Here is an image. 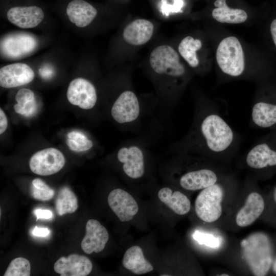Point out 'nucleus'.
<instances>
[{"mask_svg":"<svg viewBox=\"0 0 276 276\" xmlns=\"http://www.w3.org/2000/svg\"><path fill=\"white\" fill-rule=\"evenodd\" d=\"M239 135L212 105L195 108L191 126L175 146V151L212 158L233 155L238 151Z\"/></svg>","mask_w":276,"mask_h":276,"instance_id":"obj_1","label":"nucleus"},{"mask_svg":"<svg viewBox=\"0 0 276 276\" xmlns=\"http://www.w3.org/2000/svg\"><path fill=\"white\" fill-rule=\"evenodd\" d=\"M244 258L255 275L264 276L272 262L271 250L268 237L262 233L251 235L242 243Z\"/></svg>","mask_w":276,"mask_h":276,"instance_id":"obj_2","label":"nucleus"},{"mask_svg":"<svg viewBox=\"0 0 276 276\" xmlns=\"http://www.w3.org/2000/svg\"><path fill=\"white\" fill-rule=\"evenodd\" d=\"M216 58L221 70L228 76L239 77L244 71V52L241 43L235 36L225 37L220 42Z\"/></svg>","mask_w":276,"mask_h":276,"instance_id":"obj_3","label":"nucleus"},{"mask_svg":"<svg viewBox=\"0 0 276 276\" xmlns=\"http://www.w3.org/2000/svg\"><path fill=\"white\" fill-rule=\"evenodd\" d=\"M216 183L202 189L195 200L196 213L201 220L206 222L217 220L222 214L224 190L220 184Z\"/></svg>","mask_w":276,"mask_h":276,"instance_id":"obj_4","label":"nucleus"},{"mask_svg":"<svg viewBox=\"0 0 276 276\" xmlns=\"http://www.w3.org/2000/svg\"><path fill=\"white\" fill-rule=\"evenodd\" d=\"M149 62L154 72L159 75L179 78L186 74V68L180 61L178 54L168 45L155 48L150 54Z\"/></svg>","mask_w":276,"mask_h":276,"instance_id":"obj_5","label":"nucleus"},{"mask_svg":"<svg viewBox=\"0 0 276 276\" xmlns=\"http://www.w3.org/2000/svg\"><path fill=\"white\" fill-rule=\"evenodd\" d=\"M245 162L255 170L276 167V132L259 139L247 153Z\"/></svg>","mask_w":276,"mask_h":276,"instance_id":"obj_6","label":"nucleus"},{"mask_svg":"<svg viewBox=\"0 0 276 276\" xmlns=\"http://www.w3.org/2000/svg\"><path fill=\"white\" fill-rule=\"evenodd\" d=\"M35 36L26 33H14L1 40V54L8 59H19L29 55L37 46Z\"/></svg>","mask_w":276,"mask_h":276,"instance_id":"obj_7","label":"nucleus"},{"mask_svg":"<svg viewBox=\"0 0 276 276\" xmlns=\"http://www.w3.org/2000/svg\"><path fill=\"white\" fill-rule=\"evenodd\" d=\"M65 163V157L60 150L48 148L35 153L30 159L29 167L37 175L48 176L59 172Z\"/></svg>","mask_w":276,"mask_h":276,"instance_id":"obj_8","label":"nucleus"},{"mask_svg":"<svg viewBox=\"0 0 276 276\" xmlns=\"http://www.w3.org/2000/svg\"><path fill=\"white\" fill-rule=\"evenodd\" d=\"M66 97L70 103L83 109L93 108L97 100L95 86L82 78H75L70 83Z\"/></svg>","mask_w":276,"mask_h":276,"instance_id":"obj_9","label":"nucleus"},{"mask_svg":"<svg viewBox=\"0 0 276 276\" xmlns=\"http://www.w3.org/2000/svg\"><path fill=\"white\" fill-rule=\"evenodd\" d=\"M141 112L140 105L135 93L131 90L122 93L114 101L111 109L112 118L117 123L127 124L135 121Z\"/></svg>","mask_w":276,"mask_h":276,"instance_id":"obj_10","label":"nucleus"},{"mask_svg":"<svg viewBox=\"0 0 276 276\" xmlns=\"http://www.w3.org/2000/svg\"><path fill=\"white\" fill-rule=\"evenodd\" d=\"M117 158L123 164V171L129 177L138 179L144 174V154L138 146L133 145L121 147L117 153Z\"/></svg>","mask_w":276,"mask_h":276,"instance_id":"obj_11","label":"nucleus"},{"mask_svg":"<svg viewBox=\"0 0 276 276\" xmlns=\"http://www.w3.org/2000/svg\"><path fill=\"white\" fill-rule=\"evenodd\" d=\"M108 204L122 222L132 219L139 211L138 204L134 198L125 190L117 188L111 191L107 198Z\"/></svg>","mask_w":276,"mask_h":276,"instance_id":"obj_12","label":"nucleus"},{"mask_svg":"<svg viewBox=\"0 0 276 276\" xmlns=\"http://www.w3.org/2000/svg\"><path fill=\"white\" fill-rule=\"evenodd\" d=\"M34 78L33 70L24 63L8 64L0 69V85L4 88L24 85L32 82Z\"/></svg>","mask_w":276,"mask_h":276,"instance_id":"obj_13","label":"nucleus"},{"mask_svg":"<svg viewBox=\"0 0 276 276\" xmlns=\"http://www.w3.org/2000/svg\"><path fill=\"white\" fill-rule=\"evenodd\" d=\"M85 229V235L81 243L83 251L90 254L102 251L109 239L107 229L99 221L89 219L87 221Z\"/></svg>","mask_w":276,"mask_h":276,"instance_id":"obj_14","label":"nucleus"},{"mask_svg":"<svg viewBox=\"0 0 276 276\" xmlns=\"http://www.w3.org/2000/svg\"><path fill=\"white\" fill-rule=\"evenodd\" d=\"M93 269L91 261L86 257L72 254L62 257L55 262L54 271L61 276H86Z\"/></svg>","mask_w":276,"mask_h":276,"instance_id":"obj_15","label":"nucleus"},{"mask_svg":"<svg viewBox=\"0 0 276 276\" xmlns=\"http://www.w3.org/2000/svg\"><path fill=\"white\" fill-rule=\"evenodd\" d=\"M218 179L215 171L208 167H203L185 173L180 176L179 183L185 190L196 191L212 186Z\"/></svg>","mask_w":276,"mask_h":276,"instance_id":"obj_16","label":"nucleus"},{"mask_svg":"<svg viewBox=\"0 0 276 276\" xmlns=\"http://www.w3.org/2000/svg\"><path fill=\"white\" fill-rule=\"evenodd\" d=\"M44 16L43 10L36 6L14 7L7 13L8 20L22 29L36 27L43 20Z\"/></svg>","mask_w":276,"mask_h":276,"instance_id":"obj_17","label":"nucleus"},{"mask_svg":"<svg viewBox=\"0 0 276 276\" xmlns=\"http://www.w3.org/2000/svg\"><path fill=\"white\" fill-rule=\"evenodd\" d=\"M265 208L262 196L253 192L246 198L244 205L238 211L236 222L240 227H246L252 224L262 214Z\"/></svg>","mask_w":276,"mask_h":276,"instance_id":"obj_18","label":"nucleus"},{"mask_svg":"<svg viewBox=\"0 0 276 276\" xmlns=\"http://www.w3.org/2000/svg\"><path fill=\"white\" fill-rule=\"evenodd\" d=\"M154 31L153 24L145 19H137L124 28V40L133 45H141L147 43L152 37Z\"/></svg>","mask_w":276,"mask_h":276,"instance_id":"obj_19","label":"nucleus"},{"mask_svg":"<svg viewBox=\"0 0 276 276\" xmlns=\"http://www.w3.org/2000/svg\"><path fill=\"white\" fill-rule=\"evenodd\" d=\"M70 21L77 27L83 28L89 25L97 14V9L84 0H73L66 7Z\"/></svg>","mask_w":276,"mask_h":276,"instance_id":"obj_20","label":"nucleus"},{"mask_svg":"<svg viewBox=\"0 0 276 276\" xmlns=\"http://www.w3.org/2000/svg\"><path fill=\"white\" fill-rule=\"evenodd\" d=\"M122 264L127 269L135 274L152 271L154 268L144 255L142 249L137 245L132 246L125 252Z\"/></svg>","mask_w":276,"mask_h":276,"instance_id":"obj_21","label":"nucleus"},{"mask_svg":"<svg viewBox=\"0 0 276 276\" xmlns=\"http://www.w3.org/2000/svg\"><path fill=\"white\" fill-rule=\"evenodd\" d=\"M159 200L176 214L183 215L191 209V202L187 196L178 191H173L165 187L158 192Z\"/></svg>","mask_w":276,"mask_h":276,"instance_id":"obj_22","label":"nucleus"},{"mask_svg":"<svg viewBox=\"0 0 276 276\" xmlns=\"http://www.w3.org/2000/svg\"><path fill=\"white\" fill-rule=\"evenodd\" d=\"M226 0H216L215 8L212 10L213 17L221 23L241 24L248 17L247 13L241 9L231 8L226 4Z\"/></svg>","mask_w":276,"mask_h":276,"instance_id":"obj_23","label":"nucleus"},{"mask_svg":"<svg viewBox=\"0 0 276 276\" xmlns=\"http://www.w3.org/2000/svg\"><path fill=\"white\" fill-rule=\"evenodd\" d=\"M202 47V42L198 39L190 36L183 38L179 44L178 50L179 54L192 67H196L199 64L196 51Z\"/></svg>","mask_w":276,"mask_h":276,"instance_id":"obj_24","label":"nucleus"},{"mask_svg":"<svg viewBox=\"0 0 276 276\" xmlns=\"http://www.w3.org/2000/svg\"><path fill=\"white\" fill-rule=\"evenodd\" d=\"M58 214L62 216L73 213L78 208V200L75 193L68 187H63L59 191L55 202Z\"/></svg>","mask_w":276,"mask_h":276,"instance_id":"obj_25","label":"nucleus"},{"mask_svg":"<svg viewBox=\"0 0 276 276\" xmlns=\"http://www.w3.org/2000/svg\"><path fill=\"white\" fill-rule=\"evenodd\" d=\"M31 274V264L29 261L22 257L12 260L7 267L4 276H29Z\"/></svg>","mask_w":276,"mask_h":276,"instance_id":"obj_26","label":"nucleus"},{"mask_svg":"<svg viewBox=\"0 0 276 276\" xmlns=\"http://www.w3.org/2000/svg\"><path fill=\"white\" fill-rule=\"evenodd\" d=\"M31 194L36 200L48 201L53 198L55 192L42 179L36 178L32 181Z\"/></svg>","mask_w":276,"mask_h":276,"instance_id":"obj_27","label":"nucleus"},{"mask_svg":"<svg viewBox=\"0 0 276 276\" xmlns=\"http://www.w3.org/2000/svg\"><path fill=\"white\" fill-rule=\"evenodd\" d=\"M67 137L76 141L80 146V152L87 151L93 147V142L83 133L72 131L68 133Z\"/></svg>","mask_w":276,"mask_h":276,"instance_id":"obj_28","label":"nucleus"},{"mask_svg":"<svg viewBox=\"0 0 276 276\" xmlns=\"http://www.w3.org/2000/svg\"><path fill=\"white\" fill-rule=\"evenodd\" d=\"M193 238L199 243L211 247H216L219 244L218 240L213 235L199 231L194 233Z\"/></svg>","mask_w":276,"mask_h":276,"instance_id":"obj_29","label":"nucleus"},{"mask_svg":"<svg viewBox=\"0 0 276 276\" xmlns=\"http://www.w3.org/2000/svg\"><path fill=\"white\" fill-rule=\"evenodd\" d=\"M15 100L17 103L25 107L29 102L35 99L34 92L29 88H21L19 89L16 96Z\"/></svg>","mask_w":276,"mask_h":276,"instance_id":"obj_30","label":"nucleus"},{"mask_svg":"<svg viewBox=\"0 0 276 276\" xmlns=\"http://www.w3.org/2000/svg\"><path fill=\"white\" fill-rule=\"evenodd\" d=\"M34 214L36 216V221L39 219H51L53 216L52 212L49 210L37 209L34 211Z\"/></svg>","mask_w":276,"mask_h":276,"instance_id":"obj_31","label":"nucleus"},{"mask_svg":"<svg viewBox=\"0 0 276 276\" xmlns=\"http://www.w3.org/2000/svg\"><path fill=\"white\" fill-rule=\"evenodd\" d=\"M26 113L24 116L27 117L33 116L36 112L37 108V105L36 100H34L28 103L25 106Z\"/></svg>","mask_w":276,"mask_h":276,"instance_id":"obj_32","label":"nucleus"},{"mask_svg":"<svg viewBox=\"0 0 276 276\" xmlns=\"http://www.w3.org/2000/svg\"><path fill=\"white\" fill-rule=\"evenodd\" d=\"M50 231L48 228L40 227L36 226L32 231L34 236L40 237H45L49 235Z\"/></svg>","mask_w":276,"mask_h":276,"instance_id":"obj_33","label":"nucleus"},{"mask_svg":"<svg viewBox=\"0 0 276 276\" xmlns=\"http://www.w3.org/2000/svg\"><path fill=\"white\" fill-rule=\"evenodd\" d=\"M8 126V121L6 116L3 110L0 108V134L3 133L6 130Z\"/></svg>","mask_w":276,"mask_h":276,"instance_id":"obj_34","label":"nucleus"},{"mask_svg":"<svg viewBox=\"0 0 276 276\" xmlns=\"http://www.w3.org/2000/svg\"><path fill=\"white\" fill-rule=\"evenodd\" d=\"M66 143L71 150L77 152H80V146L76 141L67 138Z\"/></svg>","mask_w":276,"mask_h":276,"instance_id":"obj_35","label":"nucleus"},{"mask_svg":"<svg viewBox=\"0 0 276 276\" xmlns=\"http://www.w3.org/2000/svg\"><path fill=\"white\" fill-rule=\"evenodd\" d=\"M270 30L272 40L276 47V18L271 22L270 26Z\"/></svg>","mask_w":276,"mask_h":276,"instance_id":"obj_36","label":"nucleus"},{"mask_svg":"<svg viewBox=\"0 0 276 276\" xmlns=\"http://www.w3.org/2000/svg\"><path fill=\"white\" fill-rule=\"evenodd\" d=\"M14 111L21 115L25 116L26 113V110L25 107L19 104L16 103L14 105Z\"/></svg>","mask_w":276,"mask_h":276,"instance_id":"obj_37","label":"nucleus"},{"mask_svg":"<svg viewBox=\"0 0 276 276\" xmlns=\"http://www.w3.org/2000/svg\"><path fill=\"white\" fill-rule=\"evenodd\" d=\"M272 269H273V271L274 272V273L276 274V259H275V260H274V261L273 262V266H272Z\"/></svg>","mask_w":276,"mask_h":276,"instance_id":"obj_38","label":"nucleus"},{"mask_svg":"<svg viewBox=\"0 0 276 276\" xmlns=\"http://www.w3.org/2000/svg\"><path fill=\"white\" fill-rule=\"evenodd\" d=\"M273 195H274V200L276 202V187H275V188L274 189V190Z\"/></svg>","mask_w":276,"mask_h":276,"instance_id":"obj_39","label":"nucleus"},{"mask_svg":"<svg viewBox=\"0 0 276 276\" xmlns=\"http://www.w3.org/2000/svg\"><path fill=\"white\" fill-rule=\"evenodd\" d=\"M220 275L221 276H228L229 275L228 274H221Z\"/></svg>","mask_w":276,"mask_h":276,"instance_id":"obj_40","label":"nucleus"},{"mask_svg":"<svg viewBox=\"0 0 276 276\" xmlns=\"http://www.w3.org/2000/svg\"><path fill=\"white\" fill-rule=\"evenodd\" d=\"M273 131L276 132V128Z\"/></svg>","mask_w":276,"mask_h":276,"instance_id":"obj_41","label":"nucleus"}]
</instances>
